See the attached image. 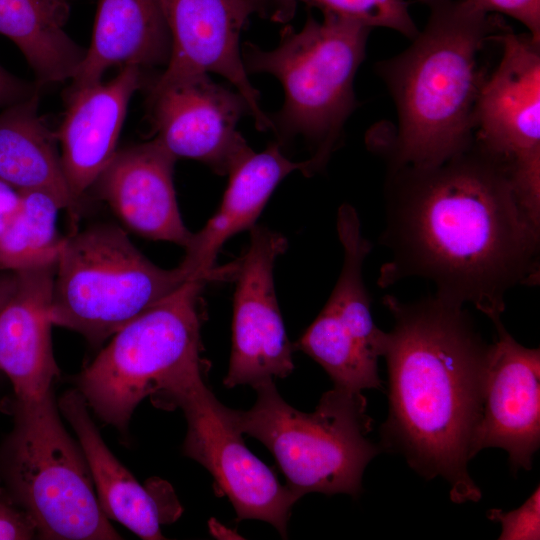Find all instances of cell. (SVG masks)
<instances>
[{
  "mask_svg": "<svg viewBox=\"0 0 540 540\" xmlns=\"http://www.w3.org/2000/svg\"><path fill=\"white\" fill-rule=\"evenodd\" d=\"M380 242L386 288L412 277L435 295L472 304L491 321L517 285L539 283L540 224L528 215L505 162L475 141L433 166L390 168Z\"/></svg>",
  "mask_w": 540,
  "mask_h": 540,
  "instance_id": "6da1fadb",
  "label": "cell"
},
{
  "mask_svg": "<svg viewBox=\"0 0 540 540\" xmlns=\"http://www.w3.org/2000/svg\"><path fill=\"white\" fill-rule=\"evenodd\" d=\"M382 301L393 318L381 337L389 400L382 446L427 480L442 477L454 503L477 502L482 493L467 466L489 344L462 305L436 295Z\"/></svg>",
  "mask_w": 540,
  "mask_h": 540,
  "instance_id": "7a4b0ae2",
  "label": "cell"
},
{
  "mask_svg": "<svg viewBox=\"0 0 540 540\" xmlns=\"http://www.w3.org/2000/svg\"><path fill=\"white\" fill-rule=\"evenodd\" d=\"M424 1L430 11L425 28L404 52L378 66L398 114L390 168L437 165L472 145L485 80L478 56L501 27L499 17L462 0Z\"/></svg>",
  "mask_w": 540,
  "mask_h": 540,
  "instance_id": "3957f363",
  "label": "cell"
},
{
  "mask_svg": "<svg viewBox=\"0 0 540 540\" xmlns=\"http://www.w3.org/2000/svg\"><path fill=\"white\" fill-rule=\"evenodd\" d=\"M318 21L308 15L299 31L286 26L277 47L264 50L253 43L242 48L247 73L276 77L284 104L271 119L282 146L302 137L312 148L313 174L323 169L357 102L353 83L365 57L371 28L330 12Z\"/></svg>",
  "mask_w": 540,
  "mask_h": 540,
  "instance_id": "277c9868",
  "label": "cell"
},
{
  "mask_svg": "<svg viewBox=\"0 0 540 540\" xmlns=\"http://www.w3.org/2000/svg\"><path fill=\"white\" fill-rule=\"evenodd\" d=\"M254 389V406L227 407L228 416L239 432L273 454L291 492L298 499L312 492L359 496L364 470L381 451L367 437L372 419L362 393L333 387L306 413L289 405L274 381Z\"/></svg>",
  "mask_w": 540,
  "mask_h": 540,
  "instance_id": "5b68a950",
  "label": "cell"
},
{
  "mask_svg": "<svg viewBox=\"0 0 540 540\" xmlns=\"http://www.w3.org/2000/svg\"><path fill=\"white\" fill-rule=\"evenodd\" d=\"M0 481L40 538L121 539L101 509L83 451L65 430L52 390L16 400L13 429L0 446Z\"/></svg>",
  "mask_w": 540,
  "mask_h": 540,
  "instance_id": "8992f818",
  "label": "cell"
},
{
  "mask_svg": "<svg viewBox=\"0 0 540 540\" xmlns=\"http://www.w3.org/2000/svg\"><path fill=\"white\" fill-rule=\"evenodd\" d=\"M189 279L179 265L163 269L148 260L120 227L91 226L64 239L50 320L96 345Z\"/></svg>",
  "mask_w": 540,
  "mask_h": 540,
  "instance_id": "52a82bcc",
  "label": "cell"
},
{
  "mask_svg": "<svg viewBox=\"0 0 540 540\" xmlns=\"http://www.w3.org/2000/svg\"><path fill=\"white\" fill-rule=\"evenodd\" d=\"M207 278L184 282L128 322L78 377V391L105 423L125 431L136 406L180 372L204 363L199 300Z\"/></svg>",
  "mask_w": 540,
  "mask_h": 540,
  "instance_id": "ba28073f",
  "label": "cell"
},
{
  "mask_svg": "<svg viewBox=\"0 0 540 540\" xmlns=\"http://www.w3.org/2000/svg\"><path fill=\"white\" fill-rule=\"evenodd\" d=\"M205 366H192L152 396L157 406L180 408L187 421L184 454L203 465L219 494L227 496L237 520L265 521L287 538V524L298 498L244 443L227 407L204 382Z\"/></svg>",
  "mask_w": 540,
  "mask_h": 540,
  "instance_id": "9c48e42d",
  "label": "cell"
},
{
  "mask_svg": "<svg viewBox=\"0 0 540 540\" xmlns=\"http://www.w3.org/2000/svg\"><path fill=\"white\" fill-rule=\"evenodd\" d=\"M497 36L502 57L480 88L474 141L507 164L522 206L540 222V42Z\"/></svg>",
  "mask_w": 540,
  "mask_h": 540,
  "instance_id": "30bf717a",
  "label": "cell"
},
{
  "mask_svg": "<svg viewBox=\"0 0 540 540\" xmlns=\"http://www.w3.org/2000/svg\"><path fill=\"white\" fill-rule=\"evenodd\" d=\"M153 138L176 160L206 164L229 175L254 153L237 130L249 107L238 92L215 83L208 73L150 84Z\"/></svg>",
  "mask_w": 540,
  "mask_h": 540,
  "instance_id": "8fae6325",
  "label": "cell"
},
{
  "mask_svg": "<svg viewBox=\"0 0 540 540\" xmlns=\"http://www.w3.org/2000/svg\"><path fill=\"white\" fill-rule=\"evenodd\" d=\"M287 249L279 232L260 225L250 229V242L236 273L232 346L229 367L223 380L227 388H253L294 370V346L288 339L278 306L273 269L277 257Z\"/></svg>",
  "mask_w": 540,
  "mask_h": 540,
  "instance_id": "7c38bea8",
  "label": "cell"
},
{
  "mask_svg": "<svg viewBox=\"0 0 540 540\" xmlns=\"http://www.w3.org/2000/svg\"><path fill=\"white\" fill-rule=\"evenodd\" d=\"M492 322L495 338L489 344L470 455L501 448L515 470H530L540 444V351L518 343L501 318Z\"/></svg>",
  "mask_w": 540,
  "mask_h": 540,
  "instance_id": "4fadbf2b",
  "label": "cell"
},
{
  "mask_svg": "<svg viewBox=\"0 0 540 540\" xmlns=\"http://www.w3.org/2000/svg\"><path fill=\"white\" fill-rule=\"evenodd\" d=\"M171 37V55L155 79L165 82L196 73L226 78L246 100L259 131L272 129L251 84L239 41L249 17L260 13L258 0H160Z\"/></svg>",
  "mask_w": 540,
  "mask_h": 540,
  "instance_id": "5bb4252c",
  "label": "cell"
},
{
  "mask_svg": "<svg viewBox=\"0 0 540 540\" xmlns=\"http://www.w3.org/2000/svg\"><path fill=\"white\" fill-rule=\"evenodd\" d=\"M142 84V69L125 66L109 81L68 89L55 132L63 173L78 203L116 154L129 102Z\"/></svg>",
  "mask_w": 540,
  "mask_h": 540,
  "instance_id": "9a60e30c",
  "label": "cell"
},
{
  "mask_svg": "<svg viewBox=\"0 0 540 540\" xmlns=\"http://www.w3.org/2000/svg\"><path fill=\"white\" fill-rule=\"evenodd\" d=\"M176 159L154 139L117 151L95 184L99 196L133 232L185 248L192 234L176 200Z\"/></svg>",
  "mask_w": 540,
  "mask_h": 540,
  "instance_id": "2e32d148",
  "label": "cell"
},
{
  "mask_svg": "<svg viewBox=\"0 0 540 540\" xmlns=\"http://www.w3.org/2000/svg\"><path fill=\"white\" fill-rule=\"evenodd\" d=\"M56 262L14 271V290L0 312V371L19 401L42 397L59 376L49 316Z\"/></svg>",
  "mask_w": 540,
  "mask_h": 540,
  "instance_id": "e0dca14e",
  "label": "cell"
},
{
  "mask_svg": "<svg viewBox=\"0 0 540 540\" xmlns=\"http://www.w3.org/2000/svg\"><path fill=\"white\" fill-rule=\"evenodd\" d=\"M60 410L77 434L102 511L146 540L163 539L161 525L173 521L180 507L170 489L142 486L104 443L81 393L67 391Z\"/></svg>",
  "mask_w": 540,
  "mask_h": 540,
  "instance_id": "ac0fdd59",
  "label": "cell"
},
{
  "mask_svg": "<svg viewBox=\"0 0 540 540\" xmlns=\"http://www.w3.org/2000/svg\"><path fill=\"white\" fill-rule=\"evenodd\" d=\"M311 176L310 161H292L276 141L250 155L229 176L220 207L205 226L193 233L179 266L188 278H213L214 263L223 244L232 236L250 230L276 186L293 171Z\"/></svg>",
  "mask_w": 540,
  "mask_h": 540,
  "instance_id": "d6986e66",
  "label": "cell"
},
{
  "mask_svg": "<svg viewBox=\"0 0 540 540\" xmlns=\"http://www.w3.org/2000/svg\"><path fill=\"white\" fill-rule=\"evenodd\" d=\"M170 55L160 0H99L91 42L70 88L101 81L113 66L166 67Z\"/></svg>",
  "mask_w": 540,
  "mask_h": 540,
  "instance_id": "ffe728a7",
  "label": "cell"
},
{
  "mask_svg": "<svg viewBox=\"0 0 540 540\" xmlns=\"http://www.w3.org/2000/svg\"><path fill=\"white\" fill-rule=\"evenodd\" d=\"M38 92L0 114V180L17 191L51 195L71 216L79 203L67 185L56 132L38 112Z\"/></svg>",
  "mask_w": 540,
  "mask_h": 540,
  "instance_id": "44dd1931",
  "label": "cell"
},
{
  "mask_svg": "<svg viewBox=\"0 0 540 540\" xmlns=\"http://www.w3.org/2000/svg\"><path fill=\"white\" fill-rule=\"evenodd\" d=\"M68 0H0V34L23 53L40 84L72 79L86 49L65 32Z\"/></svg>",
  "mask_w": 540,
  "mask_h": 540,
  "instance_id": "7402d4cb",
  "label": "cell"
},
{
  "mask_svg": "<svg viewBox=\"0 0 540 540\" xmlns=\"http://www.w3.org/2000/svg\"><path fill=\"white\" fill-rule=\"evenodd\" d=\"M18 208L0 234V270L19 271L55 263L65 238L57 233L61 209L49 194L19 191Z\"/></svg>",
  "mask_w": 540,
  "mask_h": 540,
  "instance_id": "603a6c76",
  "label": "cell"
},
{
  "mask_svg": "<svg viewBox=\"0 0 540 540\" xmlns=\"http://www.w3.org/2000/svg\"><path fill=\"white\" fill-rule=\"evenodd\" d=\"M297 2L357 21L369 28L385 27L415 38L419 30L405 0H261L263 16L277 22L292 18Z\"/></svg>",
  "mask_w": 540,
  "mask_h": 540,
  "instance_id": "cb8c5ba5",
  "label": "cell"
},
{
  "mask_svg": "<svg viewBox=\"0 0 540 540\" xmlns=\"http://www.w3.org/2000/svg\"><path fill=\"white\" fill-rule=\"evenodd\" d=\"M487 516L501 524L500 540H538L540 538L539 485L517 509L503 511L491 509Z\"/></svg>",
  "mask_w": 540,
  "mask_h": 540,
  "instance_id": "d4e9b609",
  "label": "cell"
},
{
  "mask_svg": "<svg viewBox=\"0 0 540 540\" xmlns=\"http://www.w3.org/2000/svg\"><path fill=\"white\" fill-rule=\"evenodd\" d=\"M474 11L508 15L521 22L529 35L540 42V0H462Z\"/></svg>",
  "mask_w": 540,
  "mask_h": 540,
  "instance_id": "484cf974",
  "label": "cell"
},
{
  "mask_svg": "<svg viewBox=\"0 0 540 540\" xmlns=\"http://www.w3.org/2000/svg\"><path fill=\"white\" fill-rule=\"evenodd\" d=\"M35 536L37 532L33 522L0 481V540H24Z\"/></svg>",
  "mask_w": 540,
  "mask_h": 540,
  "instance_id": "4316f807",
  "label": "cell"
},
{
  "mask_svg": "<svg viewBox=\"0 0 540 540\" xmlns=\"http://www.w3.org/2000/svg\"><path fill=\"white\" fill-rule=\"evenodd\" d=\"M37 89L0 66V107H8L35 94Z\"/></svg>",
  "mask_w": 540,
  "mask_h": 540,
  "instance_id": "83f0119b",
  "label": "cell"
},
{
  "mask_svg": "<svg viewBox=\"0 0 540 540\" xmlns=\"http://www.w3.org/2000/svg\"><path fill=\"white\" fill-rule=\"evenodd\" d=\"M19 199V191L0 180V234L14 216Z\"/></svg>",
  "mask_w": 540,
  "mask_h": 540,
  "instance_id": "f1b7e54d",
  "label": "cell"
},
{
  "mask_svg": "<svg viewBox=\"0 0 540 540\" xmlns=\"http://www.w3.org/2000/svg\"><path fill=\"white\" fill-rule=\"evenodd\" d=\"M15 272L0 270V312L15 287Z\"/></svg>",
  "mask_w": 540,
  "mask_h": 540,
  "instance_id": "f546056e",
  "label": "cell"
},
{
  "mask_svg": "<svg viewBox=\"0 0 540 540\" xmlns=\"http://www.w3.org/2000/svg\"><path fill=\"white\" fill-rule=\"evenodd\" d=\"M258 1H259V3H260V0H258ZM260 12H261V3H260Z\"/></svg>",
  "mask_w": 540,
  "mask_h": 540,
  "instance_id": "4dcf8cb0",
  "label": "cell"
}]
</instances>
